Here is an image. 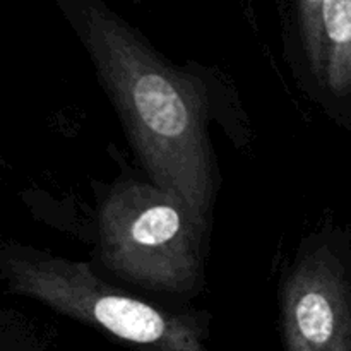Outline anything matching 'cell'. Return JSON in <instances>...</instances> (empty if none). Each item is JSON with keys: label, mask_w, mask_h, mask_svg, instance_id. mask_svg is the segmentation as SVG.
<instances>
[{"label": "cell", "mask_w": 351, "mask_h": 351, "mask_svg": "<svg viewBox=\"0 0 351 351\" xmlns=\"http://www.w3.org/2000/svg\"><path fill=\"white\" fill-rule=\"evenodd\" d=\"M322 3L324 0H298V19L305 55L315 79L324 77V41H322Z\"/></svg>", "instance_id": "cell-6"}, {"label": "cell", "mask_w": 351, "mask_h": 351, "mask_svg": "<svg viewBox=\"0 0 351 351\" xmlns=\"http://www.w3.org/2000/svg\"><path fill=\"white\" fill-rule=\"evenodd\" d=\"M280 304L285 351H351V281L328 247L293 264Z\"/></svg>", "instance_id": "cell-4"}, {"label": "cell", "mask_w": 351, "mask_h": 351, "mask_svg": "<svg viewBox=\"0 0 351 351\" xmlns=\"http://www.w3.org/2000/svg\"><path fill=\"white\" fill-rule=\"evenodd\" d=\"M322 41V82L335 95H346L351 91V0H324Z\"/></svg>", "instance_id": "cell-5"}, {"label": "cell", "mask_w": 351, "mask_h": 351, "mask_svg": "<svg viewBox=\"0 0 351 351\" xmlns=\"http://www.w3.org/2000/svg\"><path fill=\"white\" fill-rule=\"evenodd\" d=\"M77 31L151 182L208 225L216 175L202 82L173 67L98 0L84 3Z\"/></svg>", "instance_id": "cell-1"}, {"label": "cell", "mask_w": 351, "mask_h": 351, "mask_svg": "<svg viewBox=\"0 0 351 351\" xmlns=\"http://www.w3.org/2000/svg\"><path fill=\"white\" fill-rule=\"evenodd\" d=\"M10 293L99 329L139 351H211L204 314L171 312L103 281L86 263L19 243L0 252Z\"/></svg>", "instance_id": "cell-2"}, {"label": "cell", "mask_w": 351, "mask_h": 351, "mask_svg": "<svg viewBox=\"0 0 351 351\" xmlns=\"http://www.w3.org/2000/svg\"><path fill=\"white\" fill-rule=\"evenodd\" d=\"M99 257L129 283L160 293H194L202 285L208 225L171 192L122 182L99 209Z\"/></svg>", "instance_id": "cell-3"}]
</instances>
